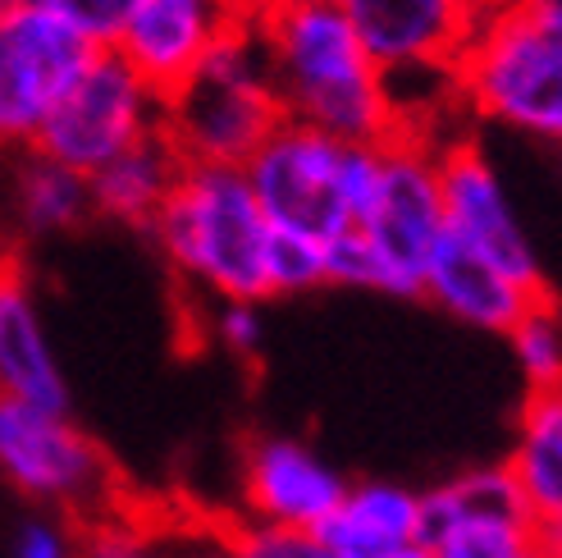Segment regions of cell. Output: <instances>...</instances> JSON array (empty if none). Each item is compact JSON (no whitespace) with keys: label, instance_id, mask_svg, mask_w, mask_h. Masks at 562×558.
<instances>
[{"label":"cell","instance_id":"2e32d148","mask_svg":"<svg viewBox=\"0 0 562 558\" xmlns=\"http://www.w3.org/2000/svg\"><path fill=\"white\" fill-rule=\"evenodd\" d=\"M420 298H430L435 306H443V312L458 316L462 325H475L485 334H508L540 293L521 289L513 275H503L494 261H485L475 253V247H467L453 234H443L430 266H426Z\"/></svg>","mask_w":562,"mask_h":558},{"label":"cell","instance_id":"ac0fdd59","mask_svg":"<svg viewBox=\"0 0 562 558\" xmlns=\"http://www.w3.org/2000/svg\"><path fill=\"white\" fill-rule=\"evenodd\" d=\"M78 558H234L229 522L215 517H151L124 504L101 522L78 526Z\"/></svg>","mask_w":562,"mask_h":558},{"label":"cell","instance_id":"ba28073f","mask_svg":"<svg viewBox=\"0 0 562 558\" xmlns=\"http://www.w3.org/2000/svg\"><path fill=\"white\" fill-rule=\"evenodd\" d=\"M97 51L78 27L27 0L0 19V152L42 143V129Z\"/></svg>","mask_w":562,"mask_h":558},{"label":"cell","instance_id":"8fae6325","mask_svg":"<svg viewBox=\"0 0 562 558\" xmlns=\"http://www.w3.org/2000/svg\"><path fill=\"white\" fill-rule=\"evenodd\" d=\"M247 23L251 0H137L110 51H120L160 97H170Z\"/></svg>","mask_w":562,"mask_h":558},{"label":"cell","instance_id":"1f68e13d","mask_svg":"<svg viewBox=\"0 0 562 558\" xmlns=\"http://www.w3.org/2000/svg\"><path fill=\"white\" fill-rule=\"evenodd\" d=\"M521 558H553V554H549V549H544V545H540V536H536V545H530V549H526V554H521Z\"/></svg>","mask_w":562,"mask_h":558},{"label":"cell","instance_id":"603a6c76","mask_svg":"<svg viewBox=\"0 0 562 558\" xmlns=\"http://www.w3.org/2000/svg\"><path fill=\"white\" fill-rule=\"evenodd\" d=\"M266 284H270V298H293V293H306V289H321L325 284V243L270 230Z\"/></svg>","mask_w":562,"mask_h":558},{"label":"cell","instance_id":"83f0119b","mask_svg":"<svg viewBox=\"0 0 562 558\" xmlns=\"http://www.w3.org/2000/svg\"><path fill=\"white\" fill-rule=\"evenodd\" d=\"M513 5L526 10V14H536L540 23H549V27L562 33V0H513Z\"/></svg>","mask_w":562,"mask_h":558},{"label":"cell","instance_id":"e0dca14e","mask_svg":"<svg viewBox=\"0 0 562 558\" xmlns=\"http://www.w3.org/2000/svg\"><path fill=\"white\" fill-rule=\"evenodd\" d=\"M183 170H188V160L165 129L137 137L128 152H120L97 175H88L92 215L115 220V225H128V230H151L165 202L175 198Z\"/></svg>","mask_w":562,"mask_h":558},{"label":"cell","instance_id":"9c48e42d","mask_svg":"<svg viewBox=\"0 0 562 558\" xmlns=\"http://www.w3.org/2000/svg\"><path fill=\"white\" fill-rule=\"evenodd\" d=\"M156 129H165V97L120 51L101 46L42 129L37 147L78 175H97Z\"/></svg>","mask_w":562,"mask_h":558},{"label":"cell","instance_id":"d6986e66","mask_svg":"<svg viewBox=\"0 0 562 558\" xmlns=\"http://www.w3.org/2000/svg\"><path fill=\"white\" fill-rule=\"evenodd\" d=\"M316 536L329 558H393L420 536V494L393 481L348 486L344 504Z\"/></svg>","mask_w":562,"mask_h":558},{"label":"cell","instance_id":"f1b7e54d","mask_svg":"<svg viewBox=\"0 0 562 558\" xmlns=\"http://www.w3.org/2000/svg\"><path fill=\"white\" fill-rule=\"evenodd\" d=\"M540 545H544L553 558H562V517H558L553 526H540Z\"/></svg>","mask_w":562,"mask_h":558},{"label":"cell","instance_id":"9a60e30c","mask_svg":"<svg viewBox=\"0 0 562 558\" xmlns=\"http://www.w3.org/2000/svg\"><path fill=\"white\" fill-rule=\"evenodd\" d=\"M0 399L42 412H69L60 357L14 253H0Z\"/></svg>","mask_w":562,"mask_h":558},{"label":"cell","instance_id":"5b68a950","mask_svg":"<svg viewBox=\"0 0 562 558\" xmlns=\"http://www.w3.org/2000/svg\"><path fill=\"white\" fill-rule=\"evenodd\" d=\"M0 477L42 513L74 517L78 526L101 522L120 509L115 462L82 435L69 412H42L0 399Z\"/></svg>","mask_w":562,"mask_h":558},{"label":"cell","instance_id":"6da1fadb","mask_svg":"<svg viewBox=\"0 0 562 558\" xmlns=\"http://www.w3.org/2000/svg\"><path fill=\"white\" fill-rule=\"evenodd\" d=\"M251 33L266 46L284 120L312 124L339 143H389L398 133L384 74L357 42L348 10L251 0Z\"/></svg>","mask_w":562,"mask_h":558},{"label":"cell","instance_id":"4fadbf2b","mask_svg":"<svg viewBox=\"0 0 562 558\" xmlns=\"http://www.w3.org/2000/svg\"><path fill=\"white\" fill-rule=\"evenodd\" d=\"M344 10L380 74L458 69L481 19L458 0H348Z\"/></svg>","mask_w":562,"mask_h":558},{"label":"cell","instance_id":"7402d4cb","mask_svg":"<svg viewBox=\"0 0 562 558\" xmlns=\"http://www.w3.org/2000/svg\"><path fill=\"white\" fill-rule=\"evenodd\" d=\"M536 526L530 522H508V517H458L439 540L426 549L435 558H521L536 545Z\"/></svg>","mask_w":562,"mask_h":558},{"label":"cell","instance_id":"4316f807","mask_svg":"<svg viewBox=\"0 0 562 558\" xmlns=\"http://www.w3.org/2000/svg\"><path fill=\"white\" fill-rule=\"evenodd\" d=\"M10 558H78V532L65 526V517L37 513L14 532Z\"/></svg>","mask_w":562,"mask_h":558},{"label":"cell","instance_id":"44dd1931","mask_svg":"<svg viewBox=\"0 0 562 558\" xmlns=\"http://www.w3.org/2000/svg\"><path fill=\"white\" fill-rule=\"evenodd\" d=\"M508 344L521 376L530 380V389H553L562 384V312L549 293H540L536 302L521 312V321L508 330Z\"/></svg>","mask_w":562,"mask_h":558},{"label":"cell","instance_id":"7c38bea8","mask_svg":"<svg viewBox=\"0 0 562 558\" xmlns=\"http://www.w3.org/2000/svg\"><path fill=\"white\" fill-rule=\"evenodd\" d=\"M243 517L293 526V532H321L344 504L348 481L334 471L312 444L293 435H261L243 449Z\"/></svg>","mask_w":562,"mask_h":558},{"label":"cell","instance_id":"d4e9b609","mask_svg":"<svg viewBox=\"0 0 562 558\" xmlns=\"http://www.w3.org/2000/svg\"><path fill=\"white\" fill-rule=\"evenodd\" d=\"M27 5H42L46 14L65 19L92 46H115L120 27H124V19H128V10L137 5V0H27Z\"/></svg>","mask_w":562,"mask_h":558},{"label":"cell","instance_id":"4dcf8cb0","mask_svg":"<svg viewBox=\"0 0 562 558\" xmlns=\"http://www.w3.org/2000/svg\"><path fill=\"white\" fill-rule=\"evenodd\" d=\"M393 558H435L426 545H407V549H398V554H393Z\"/></svg>","mask_w":562,"mask_h":558},{"label":"cell","instance_id":"52a82bcc","mask_svg":"<svg viewBox=\"0 0 562 558\" xmlns=\"http://www.w3.org/2000/svg\"><path fill=\"white\" fill-rule=\"evenodd\" d=\"M243 175L257 192L270 230L329 243L352 230L348 143L312 124L284 120L251 152Z\"/></svg>","mask_w":562,"mask_h":558},{"label":"cell","instance_id":"484cf974","mask_svg":"<svg viewBox=\"0 0 562 558\" xmlns=\"http://www.w3.org/2000/svg\"><path fill=\"white\" fill-rule=\"evenodd\" d=\"M211 334L224 353L234 357H257L266 348V321L261 302H211Z\"/></svg>","mask_w":562,"mask_h":558},{"label":"cell","instance_id":"30bf717a","mask_svg":"<svg viewBox=\"0 0 562 558\" xmlns=\"http://www.w3.org/2000/svg\"><path fill=\"white\" fill-rule=\"evenodd\" d=\"M439 147V183H443V220L448 234L475 247L485 261H494L503 275H513L521 289L544 293V275L536 243L526 238L521 220L508 202V188L494 175L485 152L458 137V143H435Z\"/></svg>","mask_w":562,"mask_h":558},{"label":"cell","instance_id":"7a4b0ae2","mask_svg":"<svg viewBox=\"0 0 562 558\" xmlns=\"http://www.w3.org/2000/svg\"><path fill=\"white\" fill-rule=\"evenodd\" d=\"M151 238L170 270L206 302L270 298V220L238 165H188Z\"/></svg>","mask_w":562,"mask_h":558},{"label":"cell","instance_id":"3957f363","mask_svg":"<svg viewBox=\"0 0 562 558\" xmlns=\"http://www.w3.org/2000/svg\"><path fill=\"white\" fill-rule=\"evenodd\" d=\"M458 97L494 124L562 147V33L513 0L485 10L458 55Z\"/></svg>","mask_w":562,"mask_h":558},{"label":"cell","instance_id":"ffe728a7","mask_svg":"<svg viewBox=\"0 0 562 558\" xmlns=\"http://www.w3.org/2000/svg\"><path fill=\"white\" fill-rule=\"evenodd\" d=\"M526 499L530 517L540 526H553L562 517V384L530 389L517 422L513 458L503 462Z\"/></svg>","mask_w":562,"mask_h":558},{"label":"cell","instance_id":"f546056e","mask_svg":"<svg viewBox=\"0 0 562 558\" xmlns=\"http://www.w3.org/2000/svg\"><path fill=\"white\" fill-rule=\"evenodd\" d=\"M458 5H467V10H475V14H485V10L503 5V0H458Z\"/></svg>","mask_w":562,"mask_h":558},{"label":"cell","instance_id":"277c9868","mask_svg":"<svg viewBox=\"0 0 562 558\" xmlns=\"http://www.w3.org/2000/svg\"><path fill=\"white\" fill-rule=\"evenodd\" d=\"M284 124L274 74L251 23L220 42L202 69L165 97V133L188 165H243Z\"/></svg>","mask_w":562,"mask_h":558},{"label":"cell","instance_id":"d6a6232c","mask_svg":"<svg viewBox=\"0 0 562 558\" xmlns=\"http://www.w3.org/2000/svg\"><path fill=\"white\" fill-rule=\"evenodd\" d=\"M19 5H23V0H0V19H5L10 10H19Z\"/></svg>","mask_w":562,"mask_h":558},{"label":"cell","instance_id":"836d02e7","mask_svg":"<svg viewBox=\"0 0 562 558\" xmlns=\"http://www.w3.org/2000/svg\"><path fill=\"white\" fill-rule=\"evenodd\" d=\"M312 5H339V10H344V5H348V0H312Z\"/></svg>","mask_w":562,"mask_h":558},{"label":"cell","instance_id":"cb8c5ba5","mask_svg":"<svg viewBox=\"0 0 562 558\" xmlns=\"http://www.w3.org/2000/svg\"><path fill=\"white\" fill-rule=\"evenodd\" d=\"M229 554L234 558H329L316 532H293V526L270 522H229Z\"/></svg>","mask_w":562,"mask_h":558},{"label":"cell","instance_id":"8992f818","mask_svg":"<svg viewBox=\"0 0 562 558\" xmlns=\"http://www.w3.org/2000/svg\"><path fill=\"white\" fill-rule=\"evenodd\" d=\"M352 230L367 238L375 257V293L420 298L426 266L448 234L439 147L416 133H393L389 143H380L375 198Z\"/></svg>","mask_w":562,"mask_h":558},{"label":"cell","instance_id":"5bb4252c","mask_svg":"<svg viewBox=\"0 0 562 558\" xmlns=\"http://www.w3.org/2000/svg\"><path fill=\"white\" fill-rule=\"evenodd\" d=\"M92 220L88 175L69 170L42 147L0 152V253L10 243L74 234Z\"/></svg>","mask_w":562,"mask_h":558}]
</instances>
